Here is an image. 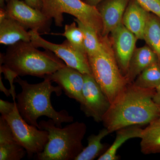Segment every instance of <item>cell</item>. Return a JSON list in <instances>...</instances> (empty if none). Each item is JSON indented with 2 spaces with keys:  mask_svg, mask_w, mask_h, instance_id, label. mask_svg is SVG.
<instances>
[{
  "mask_svg": "<svg viewBox=\"0 0 160 160\" xmlns=\"http://www.w3.org/2000/svg\"><path fill=\"white\" fill-rule=\"evenodd\" d=\"M9 0H0V5H1V8H4L5 6V2H7L9 1Z\"/></svg>",
  "mask_w": 160,
  "mask_h": 160,
  "instance_id": "1f68e13d",
  "label": "cell"
},
{
  "mask_svg": "<svg viewBox=\"0 0 160 160\" xmlns=\"http://www.w3.org/2000/svg\"><path fill=\"white\" fill-rule=\"evenodd\" d=\"M27 5L38 10H42V0H21Z\"/></svg>",
  "mask_w": 160,
  "mask_h": 160,
  "instance_id": "83f0119b",
  "label": "cell"
},
{
  "mask_svg": "<svg viewBox=\"0 0 160 160\" xmlns=\"http://www.w3.org/2000/svg\"><path fill=\"white\" fill-rule=\"evenodd\" d=\"M40 129L49 133V140L44 150L34 156L38 160H75L85 147L82 140L86 134L85 123L77 122L59 127L52 119L40 121Z\"/></svg>",
  "mask_w": 160,
  "mask_h": 160,
  "instance_id": "277c9868",
  "label": "cell"
},
{
  "mask_svg": "<svg viewBox=\"0 0 160 160\" xmlns=\"http://www.w3.org/2000/svg\"><path fill=\"white\" fill-rule=\"evenodd\" d=\"M14 82L22 89L16 98L18 110L27 123L40 129L38 120L40 117L46 116L52 119L59 127H62L63 123L73 122L74 118L66 110L56 111L52 105V93L55 92L58 96L62 94V90L59 86H52L51 81L46 78L42 82L32 84L18 76Z\"/></svg>",
  "mask_w": 160,
  "mask_h": 160,
  "instance_id": "7a4b0ae2",
  "label": "cell"
},
{
  "mask_svg": "<svg viewBox=\"0 0 160 160\" xmlns=\"http://www.w3.org/2000/svg\"><path fill=\"white\" fill-rule=\"evenodd\" d=\"M27 154L15 140L9 123L0 117V160H20Z\"/></svg>",
  "mask_w": 160,
  "mask_h": 160,
  "instance_id": "9a60e30c",
  "label": "cell"
},
{
  "mask_svg": "<svg viewBox=\"0 0 160 160\" xmlns=\"http://www.w3.org/2000/svg\"><path fill=\"white\" fill-rule=\"evenodd\" d=\"M103 0H84V2L90 6L97 7Z\"/></svg>",
  "mask_w": 160,
  "mask_h": 160,
  "instance_id": "4dcf8cb0",
  "label": "cell"
},
{
  "mask_svg": "<svg viewBox=\"0 0 160 160\" xmlns=\"http://www.w3.org/2000/svg\"><path fill=\"white\" fill-rule=\"evenodd\" d=\"M111 39L118 65L125 76L129 62L135 50L138 39L133 33L121 23L111 32Z\"/></svg>",
  "mask_w": 160,
  "mask_h": 160,
  "instance_id": "8fae6325",
  "label": "cell"
},
{
  "mask_svg": "<svg viewBox=\"0 0 160 160\" xmlns=\"http://www.w3.org/2000/svg\"><path fill=\"white\" fill-rule=\"evenodd\" d=\"M144 40L157 56L160 65V18L150 12L144 31Z\"/></svg>",
  "mask_w": 160,
  "mask_h": 160,
  "instance_id": "44dd1931",
  "label": "cell"
},
{
  "mask_svg": "<svg viewBox=\"0 0 160 160\" xmlns=\"http://www.w3.org/2000/svg\"><path fill=\"white\" fill-rule=\"evenodd\" d=\"M130 0H104L97 8L103 22L102 36L109 33L122 23L123 15Z\"/></svg>",
  "mask_w": 160,
  "mask_h": 160,
  "instance_id": "4fadbf2b",
  "label": "cell"
},
{
  "mask_svg": "<svg viewBox=\"0 0 160 160\" xmlns=\"http://www.w3.org/2000/svg\"><path fill=\"white\" fill-rule=\"evenodd\" d=\"M78 26L84 35V46L88 56L96 54L102 49L100 36L94 29L86 26L81 21L75 19Z\"/></svg>",
  "mask_w": 160,
  "mask_h": 160,
  "instance_id": "603a6c76",
  "label": "cell"
},
{
  "mask_svg": "<svg viewBox=\"0 0 160 160\" xmlns=\"http://www.w3.org/2000/svg\"><path fill=\"white\" fill-rule=\"evenodd\" d=\"M149 12L136 0H130L123 15L122 23L138 39L144 40V32Z\"/></svg>",
  "mask_w": 160,
  "mask_h": 160,
  "instance_id": "2e32d148",
  "label": "cell"
},
{
  "mask_svg": "<svg viewBox=\"0 0 160 160\" xmlns=\"http://www.w3.org/2000/svg\"><path fill=\"white\" fill-rule=\"evenodd\" d=\"M31 42V35L17 21L6 15L4 8L0 9V43L11 46L20 42Z\"/></svg>",
  "mask_w": 160,
  "mask_h": 160,
  "instance_id": "5bb4252c",
  "label": "cell"
},
{
  "mask_svg": "<svg viewBox=\"0 0 160 160\" xmlns=\"http://www.w3.org/2000/svg\"><path fill=\"white\" fill-rule=\"evenodd\" d=\"M144 9L160 18V0H136Z\"/></svg>",
  "mask_w": 160,
  "mask_h": 160,
  "instance_id": "484cf974",
  "label": "cell"
},
{
  "mask_svg": "<svg viewBox=\"0 0 160 160\" xmlns=\"http://www.w3.org/2000/svg\"><path fill=\"white\" fill-rule=\"evenodd\" d=\"M16 102H9L8 101L0 99V112L2 116H6L11 113L16 106Z\"/></svg>",
  "mask_w": 160,
  "mask_h": 160,
  "instance_id": "4316f807",
  "label": "cell"
},
{
  "mask_svg": "<svg viewBox=\"0 0 160 160\" xmlns=\"http://www.w3.org/2000/svg\"><path fill=\"white\" fill-rule=\"evenodd\" d=\"M132 83L140 88L155 89L160 84L159 63H154L144 69Z\"/></svg>",
  "mask_w": 160,
  "mask_h": 160,
  "instance_id": "7402d4cb",
  "label": "cell"
},
{
  "mask_svg": "<svg viewBox=\"0 0 160 160\" xmlns=\"http://www.w3.org/2000/svg\"><path fill=\"white\" fill-rule=\"evenodd\" d=\"M41 11L47 17L53 19L55 25L62 27L64 13L73 16L86 26L102 36L103 22L97 8L82 0H42Z\"/></svg>",
  "mask_w": 160,
  "mask_h": 160,
  "instance_id": "8992f818",
  "label": "cell"
},
{
  "mask_svg": "<svg viewBox=\"0 0 160 160\" xmlns=\"http://www.w3.org/2000/svg\"><path fill=\"white\" fill-rule=\"evenodd\" d=\"M155 91L127 84L103 117L102 122L109 134L126 126L148 125L159 118L160 107L152 99Z\"/></svg>",
  "mask_w": 160,
  "mask_h": 160,
  "instance_id": "6da1fadb",
  "label": "cell"
},
{
  "mask_svg": "<svg viewBox=\"0 0 160 160\" xmlns=\"http://www.w3.org/2000/svg\"><path fill=\"white\" fill-rule=\"evenodd\" d=\"M75 21L65 26V31L62 35L65 37L78 51L87 56L84 46V35L82 32L77 25Z\"/></svg>",
  "mask_w": 160,
  "mask_h": 160,
  "instance_id": "cb8c5ba5",
  "label": "cell"
},
{
  "mask_svg": "<svg viewBox=\"0 0 160 160\" xmlns=\"http://www.w3.org/2000/svg\"><path fill=\"white\" fill-rule=\"evenodd\" d=\"M109 133L104 127L99 131L98 134H92L87 138L88 145L75 160H92L99 158L109 148L108 144L102 143V140Z\"/></svg>",
  "mask_w": 160,
  "mask_h": 160,
  "instance_id": "ffe728a7",
  "label": "cell"
},
{
  "mask_svg": "<svg viewBox=\"0 0 160 160\" xmlns=\"http://www.w3.org/2000/svg\"><path fill=\"white\" fill-rule=\"evenodd\" d=\"M84 103L80 105L81 110L87 117L92 118L96 122H101L111 103L92 75L84 74Z\"/></svg>",
  "mask_w": 160,
  "mask_h": 160,
  "instance_id": "30bf717a",
  "label": "cell"
},
{
  "mask_svg": "<svg viewBox=\"0 0 160 160\" xmlns=\"http://www.w3.org/2000/svg\"><path fill=\"white\" fill-rule=\"evenodd\" d=\"M0 90H1V91L2 92H4L7 97L10 96V95H11L9 90L6 89L5 86H4V84H3L2 81L1 73H0Z\"/></svg>",
  "mask_w": 160,
  "mask_h": 160,
  "instance_id": "f546056e",
  "label": "cell"
},
{
  "mask_svg": "<svg viewBox=\"0 0 160 160\" xmlns=\"http://www.w3.org/2000/svg\"><path fill=\"white\" fill-rule=\"evenodd\" d=\"M140 142L141 152L145 155L160 153V118L143 129Z\"/></svg>",
  "mask_w": 160,
  "mask_h": 160,
  "instance_id": "d6986e66",
  "label": "cell"
},
{
  "mask_svg": "<svg viewBox=\"0 0 160 160\" xmlns=\"http://www.w3.org/2000/svg\"></svg>",
  "mask_w": 160,
  "mask_h": 160,
  "instance_id": "d6a6232c",
  "label": "cell"
},
{
  "mask_svg": "<svg viewBox=\"0 0 160 160\" xmlns=\"http://www.w3.org/2000/svg\"><path fill=\"white\" fill-rule=\"evenodd\" d=\"M158 62V59L157 56L149 46L136 49L129 62L127 73L125 76L127 84L133 83L144 69Z\"/></svg>",
  "mask_w": 160,
  "mask_h": 160,
  "instance_id": "e0dca14e",
  "label": "cell"
},
{
  "mask_svg": "<svg viewBox=\"0 0 160 160\" xmlns=\"http://www.w3.org/2000/svg\"><path fill=\"white\" fill-rule=\"evenodd\" d=\"M3 117L9 123L17 142L26 149L29 159L44 150L49 140L48 132L27 123L20 114L17 104L11 113Z\"/></svg>",
  "mask_w": 160,
  "mask_h": 160,
  "instance_id": "52a82bcc",
  "label": "cell"
},
{
  "mask_svg": "<svg viewBox=\"0 0 160 160\" xmlns=\"http://www.w3.org/2000/svg\"><path fill=\"white\" fill-rule=\"evenodd\" d=\"M31 42L37 48L42 47L52 52L62 60L67 66L80 72L82 74H92L87 56L78 51L67 39L61 44L50 42L40 36L37 31L30 30Z\"/></svg>",
  "mask_w": 160,
  "mask_h": 160,
  "instance_id": "ba28073f",
  "label": "cell"
},
{
  "mask_svg": "<svg viewBox=\"0 0 160 160\" xmlns=\"http://www.w3.org/2000/svg\"><path fill=\"white\" fill-rule=\"evenodd\" d=\"M100 38L101 51L88 56V61L92 76L112 103L128 84L118 65L111 38Z\"/></svg>",
  "mask_w": 160,
  "mask_h": 160,
  "instance_id": "5b68a950",
  "label": "cell"
},
{
  "mask_svg": "<svg viewBox=\"0 0 160 160\" xmlns=\"http://www.w3.org/2000/svg\"><path fill=\"white\" fill-rule=\"evenodd\" d=\"M152 99L154 102L160 107V84L155 89Z\"/></svg>",
  "mask_w": 160,
  "mask_h": 160,
  "instance_id": "f1b7e54d",
  "label": "cell"
},
{
  "mask_svg": "<svg viewBox=\"0 0 160 160\" xmlns=\"http://www.w3.org/2000/svg\"><path fill=\"white\" fill-rule=\"evenodd\" d=\"M143 129L140 126L134 125L126 126L118 129L113 142L104 154L98 158V160H118L119 157L117 152L125 142L130 139L142 137Z\"/></svg>",
  "mask_w": 160,
  "mask_h": 160,
  "instance_id": "ac0fdd59",
  "label": "cell"
},
{
  "mask_svg": "<svg viewBox=\"0 0 160 160\" xmlns=\"http://www.w3.org/2000/svg\"><path fill=\"white\" fill-rule=\"evenodd\" d=\"M0 62L18 76L43 78L66 66L52 52L40 51L31 42L24 41L9 46L5 53H1Z\"/></svg>",
  "mask_w": 160,
  "mask_h": 160,
  "instance_id": "3957f363",
  "label": "cell"
},
{
  "mask_svg": "<svg viewBox=\"0 0 160 160\" xmlns=\"http://www.w3.org/2000/svg\"><path fill=\"white\" fill-rule=\"evenodd\" d=\"M54 82L61 87L65 94L82 105L84 103L82 90L84 82V74L77 69L66 65L46 76L44 79Z\"/></svg>",
  "mask_w": 160,
  "mask_h": 160,
  "instance_id": "7c38bea8",
  "label": "cell"
},
{
  "mask_svg": "<svg viewBox=\"0 0 160 160\" xmlns=\"http://www.w3.org/2000/svg\"><path fill=\"white\" fill-rule=\"evenodd\" d=\"M2 72L5 76V79L9 81L10 84V89L9 91L12 98L13 102H16L15 99L16 98V93L15 92V87L13 85L15 79L18 77V75L14 72L12 71L10 69L6 68L5 66L1 65L0 66V73Z\"/></svg>",
  "mask_w": 160,
  "mask_h": 160,
  "instance_id": "d4e9b609",
  "label": "cell"
},
{
  "mask_svg": "<svg viewBox=\"0 0 160 160\" xmlns=\"http://www.w3.org/2000/svg\"><path fill=\"white\" fill-rule=\"evenodd\" d=\"M2 8L7 16L17 21L27 30H35L40 34L48 33L51 30L52 19L22 1L9 0Z\"/></svg>",
  "mask_w": 160,
  "mask_h": 160,
  "instance_id": "9c48e42d",
  "label": "cell"
}]
</instances>
